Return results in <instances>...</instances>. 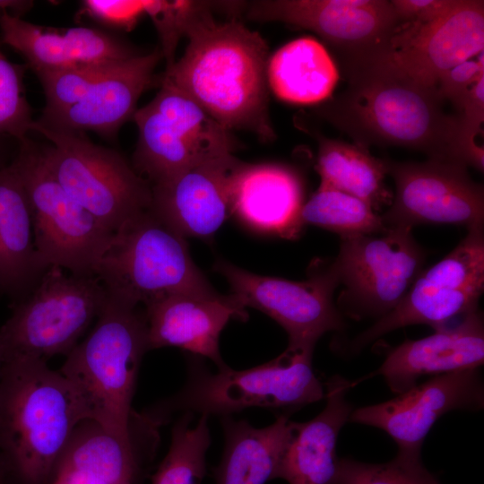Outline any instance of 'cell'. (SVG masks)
Masks as SVG:
<instances>
[{"label": "cell", "mask_w": 484, "mask_h": 484, "mask_svg": "<svg viewBox=\"0 0 484 484\" xmlns=\"http://www.w3.org/2000/svg\"><path fill=\"white\" fill-rule=\"evenodd\" d=\"M342 76L343 91L315 111L355 144L405 148L483 171V147L460 116L445 111L436 87L415 81L380 56Z\"/></svg>", "instance_id": "cell-1"}, {"label": "cell", "mask_w": 484, "mask_h": 484, "mask_svg": "<svg viewBox=\"0 0 484 484\" xmlns=\"http://www.w3.org/2000/svg\"><path fill=\"white\" fill-rule=\"evenodd\" d=\"M182 56L160 83L185 93L225 128L246 130L263 142L275 139L269 116L268 46L237 18L218 22L212 10L188 30Z\"/></svg>", "instance_id": "cell-2"}, {"label": "cell", "mask_w": 484, "mask_h": 484, "mask_svg": "<svg viewBox=\"0 0 484 484\" xmlns=\"http://www.w3.org/2000/svg\"><path fill=\"white\" fill-rule=\"evenodd\" d=\"M86 420L66 377L47 361L13 357L0 371V454L13 484H52L77 426Z\"/></svg>", "instance_id": "cell-3"}, {"label": "cell", "mask_w": 484, "mask_h": 484, "mask_svg": "<svg viewBox=\"0 0 484 484\" xmlns=\"http://www.w3.org/2000/svg\"><path fill=\"white\" fill-rule=\"evenodd\" d=\"M148 350L144 310L107 291L94 328L59 369L74 388L86 420L128 445H134L132 401Z\"/></svg>", "instance_id": "cell-4"}, {"label": "cell", "mask_w": 484, "mask_h": 484, "mask_svg": "<svg viewBox=\"0 0 484 484\" xmlns=\"http://www.w3.org/2000/svg\"><path fill=\"white\" fill-rule=\"evenodd\" d=\"M313 352L287 348L259 366L235 370L226 365L214 373L194 356L188 359L181 390L143 418L157 426L174 412L222 418L248 408L295 410L319 402L325 391L313 369Z\"/></svg>", "instance_id": "cell-5"}, {"label": "cell", "mask_w": 484, "mask_h": 484, "mask_svg": "<svg viewBox=\"0 0 484 484\" xmlns=\"http://www.w3.org/2000/svg\"><path fill=\"white\" fill-rule=\"evenodd\" d=\"M95 276L108 293L135 306L174 294L218 293L194 264L186 238L149 209L114 232Z\"/></svg>", "instance_id": "cell-6"}, {"label": "cell", "mask_w": 484, "mask_h": 484, "mask_svg": "<svg viewBox=\"0 0 484 484\" xmlns=\"http://www.w3.org/2000/svg\"><path fill=\"white\" fill-rule=\"evenodd\" d=\"M45 161L64 189L102 226L116 232L125 221L149 209L151 186L119 152L93 143L84 133L46 127Z\"/></svg>", "instance_id": "cell-7"}, {"label": "cell", "mask_w": 484, "mask_h": 484, "mask_svg": "<svg viewBox=\"0 0 484 484\" xmlns=\"http://www.w3.org/2000/svg\"><path fill=\"white\" fill-rule=\"evenodd\" d=\"M13 160L30 203L34 244L47 267L73 275L95 276L113 232L102 226L59 184L48 167L41 144L29 136L19 141Z\"/></svg>", "instance_id": "cell-8"}, {"label": "cell", "mask_w": 484, "mask_h": 484, "mask_svg": "<svg viewBox=\"0 0 484 484\" xmlns=\"http://www.w3.org/2000/svg\"><path fill=\"white\" fill-rule=\"evenodd\" d=\"M107 290L97 276L66 275L50 266L0 327L4 360L22 356L47 361L65 357L99 315Z\"/></svg>", "instance_id": "cell-9"}, {"label": "cell", "mask_w": 484, "mask_h": 484, "mask_svg": "<svg viewBox=\"0 0 484 484\" xmlns=\"http://www.w3.org/2000/svg\"><path fill=\"white\" fill-rule=\"evenodd\" d=\"M160 86L156 96L133 117L138 140L132 166L141 177L153 185L234 154L238 145L232 131L185 93L167 83Z\"/></svg>", "instance_id": "cell-10"}, {"label": "cell", "mask_w": 484, "mask_h": 484, "mask_svg": "<svg viewBox=\"0 0 484 484\" xmlns=\"http://www.w3.org/2000/svg\"><path fill=\"white\" fill-rule=\"evenodd\" d=\"M411 228L390 227L382 236L341 237L332 266L344 289L340 308L350 317L377 319L392 311L423 271L425 252Z\"/></svg>", "instance_id": "cell-11"}, {"label": "cell", "mask_w": 484, "mask_h": 484, "mask_svg": "<svg viewBox=\"0 0 484 484\" xmlns=\"http://www.w3.org/2000/svg\"><path fill=\"white\" fill-rule=\"evenodd\" d=\"M467 229L466 237L448 255L420 272L392 311L350 342V354L399 328L428 324L436 330L479 308L484 289L483 226Z\"/></svg>", "instance_id": "cell-12"}, {"label": "cell", "mask_w": 484, "mask_h": 484, "mask_svg": "<svg viewBox=\"0 0 484 484\" xmlns=\"http://www.w3.org/2000/svg\"><path fill=\"white\" fill-rule=\"evenodd\" d=\"M246 15L314 31L341 74L381 55L399 24L387 0H260L247 4Z\"/></svg>", "instance_id": "cell-13"}, {"label": "cell", "mask_w": 484, "mask_h": 484, "mask_svg": "<svg viewBox=\"0 0 484 484\" xmlns=\"http://www.w3.org/2000/svg\"><path fill=\"white\" fill-rule=\"evenodd\" d=\"M214 269L245 308L262 311L286 331L288 348L314 351L325 333L345 328L333 299L340 284L331 263L315 265L304 281L258 275L225 261H218Z\"/></svg>", "instance_id": "cell-14"}, {"label": "cell", "mask_w": 484, "mask_h": 484, "mask_svg": "<svg viewBox=\"0 0 484 484\" xmlns=\"http://www.w3.org/2000/svg\"><path fill=\"white\" fill-rule=\"evenodd\" d=\"M395 185L389 209L382 215L386 228L426 223L483 226L484 191L467 166L428 159L423 162L385 160Z\"/></svg>", "instance_id": "cell-15"}, {"label": "cell", "mask_w": 484, "mask_h": 484, "mask_svg": "<svg viewBox=\"0 0 484 484\" xmlns=\"http://www.w3.org/2000/svg\"><path fill=\"white\" fill-rule=\"evenodd\" d=\"M484 2L456 0L439 18L398 24L379 56L406 75L430 87L459 64L483 53Z\"/></svg>", "instance_id": "cell-16"}, {"label": "cell", "mask_w": 484, "mask_h": 484, "mask_svg": "<svg viewBox=\"0 0 484 484\" xmlns=\"http://www.w3.org/2000/svg\"><path fill=\"white\" fill-rule=\"evenodd\" d=\"M483 406L481 374L480 368H471L433 376L393 399L353 410L349 421L382 429L398 451L421 453L424 439L440 417Z\"/></svg>", "instance_id": "cell-17"}, {"label": "cell", "mask_w": 484, "mask_h": 484, "mask_svg": "<svg viewBox=\"0 0 484 484\" xmlns=\"http://www.w3.org/2000/svg\"><path fill=\"white\" fill-rule=\"evenodd\" d=\"M239 161L223 156L151 185L150 212L185 238L212 237L231 213L230 180Z\"/></svg>", "instance_id": "cell-18"}, {"label": "cell", "mask_w": 484, "mask_h": 484, "mask_svg": "<svg viewBox=\"0 0 484 484\" xmlns=\"http://www.w3.org/2000/svg\"><path fill=\"white\" fill-rule=\"evenodd\" d=\"M163 58L160 48L111 65L73 106L49 117H39L38 125L64 131H93L112 138L120 127L133 120L142 94L160 85L154 71Z\"/></svg>", "instance_id": "cell-19"}, {"label": "cell", "mask_w": 484, "mask_h": 484, "mask_svg": "<svg viewBox=\"0 0 484 484\" xmlns=\"http://www.w3.org/2000/svg\"><path fill=\"white\" fill-rule=\"evenodd\" d=\"M150 350L177 347L211 359L220 368V336L230 319L246 320V308L233 294H174L144 306Z\"/></svg>", "instance_id": "cell-20"}, {"label": "cell", "mask_w": 484, "mask_h": 484, "mask_svg": "<svg viewBox=\"0 0 484 484\" xmlns=\"http://www.w3.org/2000/svg\"><path fill=\"white\" fill-rule=\"evenodd\" d=\"M0 44L20 53L35 73L115 63L139 53L125 40L88 27L38 25L4 11L0 15Z\"/></svg>", "instance_id": "cell-21"}, {"label": "cell", "mask_w": 484, "mask_h": 484, "mask_svg": "<svg viewBox=\"0 0 484 484\" xmlns=\"http://www.w3.org/2000/svg\"><path fill=\"white\" fill-rule=\"evenodd\" d=\"M484 362V324L479 308L454 326L436 329L419 340H405L389 350L385 359L362 380L382 376L390 390L400 394L426 376L480 368Z\"/></svg>", "instance_id": "cell-22"}, {"label": "cell", "mask_w": 484, "mask_h": 484, "mask_svg": "<svg viewBox=\"0 0 484 484\" xmlns=\"http://www.w3.org/2000/svg\"><path fill=\"white\" fill-rule=\"evenodd\" d=\"M230 211L248 226L285 238L301 229L303 183L292 168L241 160L230 180Z\"/></svg>", "instance_id": "cell-23"}, {"label": "cell", "mask_w": 484, "mask_h": 484, "mask_svg": "<svg viewBox=\"0 0 484 484\" xmlns=\"http://www.w3.org/2000/svg\"><path fill=\"white\" fill-rule=\"evenodd\" d=\"M353 382L333 376L325 383L326 403L315 418L294 422L275 479L289 484H334L339 458L336 445L341 428L353 411L346 399Z\"/></svg>", "instance_id": "cell-24"}, {"label": "cell", "mask_w": 484, "mask_h": 484, "mask_svg": "<svg viewBox=\"0 0 484 484\" xmlns=\"http://www.w3.org/2000/svg\"><path fill=\"white\" fill-rule=\"evenodd\" d=\"M48 268L35 247L29 200L12 161L0 171V294L10 306L22 301Z\"/></svg>", "instance_id": "cell-25"}, {"label": "cell", "mask_w": 484, "mask_h": 484, "mask_svg": "<svg viewBox=\"0 0 484 484\" xmlns=\"http://www.w3.org/2000/svg\"><path fill=\"white\" fill-rule=\"evenodd\" d=\"M292 424L287 414L264 428L222 417L225 445L220 463L213 469L215 484H264L275 479Z\"/></svg>", "instance_id": "cell-26"}, {"label": "cell", "mask_w": 484, "mask_h": 484, "mask_svg": "<svg viewBox=\"0 0 484 484\" xmlns=\"http://www.w3.org/2000/svg\"><path fill=\"white\" fill-rule=\"evenodd\" d=\"M266 77L268 88L282 101L319 105L332 97L340 73L323 44L302 37L269 56Z\"/></svg>", "instance_id": "cell-27"}, {"label": "cell", "mask_w": 484, "mask_h": 484, "mask_svg": "<svg viewBox=\"0 0 484 484\" xmlns=\"http://www.w3.org/2000/svg\"><path fill=\"white\" fill-rule=\"evenodd\" d=\"M139 472L134 445L123 442L92 420H83L68 442L55 479L78 477L98 484H133Z\"/></svg>", "instance_id": "cell-28"}, {"label": "cell", "mask_w": 484, "mask_h": 484, "mask_svg": "<svg viewBox=\"0 0 484 484\" xmlns=\"http://www.w3.org/2000/svg\"><path fill=\"white\" fill-rule=\"evenodd\" d=\"M318 143L315 169L320 185L356 196L376 212L391 202L385 185V160L372 156L367 148L314 134Z\"/></svg>", "instance_id": "cell-29"}, {"label": "cell", "mask_w": 484, "mask_h": 484, "mask_svg": "<svg viewBox=\"0 0 484 484\" xmlns=\"http://www.w3.org/2000/svg\"><path fill=\"white\" fill-rule=\"evenodd\" d=\"M300 223L333 231L340 237L383 233L386 227L367 202L320 185L300 211Z\"/></svg>", "instance_id": "cell-30"}, {"label": "cell", "mask_w": 484, "mask_h": 484, "mask_svg": "<svg viewBox=\"0 0 484 484\" xmlns=\"http://www.w3.org/2000/svg\"><path fill=\"white\" fill-rule=\"evenodd\" d=\"M208 416L183 412L171 430L169 448L152 477V484H200L206 473V454L211 445Z\"/></svg>", "instance_id": "cell-31"}, {"label": "cell", "mask_w": 484, "mask_h": 484, "mask_svg": "<svg viewBox=\"0 0 484 484\" xmlns=\"http://www.w3.org/2000/svg\"><path fill=\"white\" fill-rule=\"evenodd\" d=\"M334 484H440L425 468L420 453L398 451L385 463L341 458Z\"/></svg>", "instance_id": "cell-32"}, {"label": "cell", "mask_w": 484, "mask_h": 484, "mask_svg": "<svg viewBox=\"0 0 484 484\" xmlns=\"http://www.w3.org/2000/svg\"><path fill=\"white\" fill-rule=\"evenodd\" d=\"M11 6L10 0H0V15ZM26 68L9 61L0 48V137L8 135L18 142L28 136L34 120L24 90Z\"/></svg>", "instance_id": "cell-33"}, {"label": "cell", "mask_w": 484, "mask_h": 484, "mask_svg": "<svg viewBox=\"0 0 484 484\" xmlns=\"http://www.w3.org/2000/svg\"><path fill=\"white\" fill-rule=\"evenodd\" d=\"M215 2L204 1H144V13L149 15L158 32L166 68L175 59L177 44L190 27L206 12L212 10Z\"/></svg>", "instance_id": "cell-34"}, {"label": "cell", "mask_w": 484, "mask_h": 484, "mask_svg": "<svg viewBox=\"0 0 484 484\" xmlns=\"http://www.w3.org/2000/svg\"><path fill=\"white\" fill-rule=\"evenodd\" d=\"M81 13L105 26L131 30L145 14L144 1L86 0Z\"/></svg>", "instance_id": "cell-35"}, {"label": "cell", "mask_w": 484, "mask_h": 484, "mask_svg": "<svg viewBox=\"0 0 484 484\" xmlns=\"http://www.w3.org/2000/svg\"><path fill=\"white\" fill-rule=\"evenodd\" d=\"M481 76H484L483 53L477 59L462 62L445 73L436 89L441 98L446 103H451L459 116L467 92Z\"/></svg>", "instance_id": "cell-36"}, {"label": "cell", "mask_w": 484, "mask_h": 484, "mask_svg": "<svg viewBox=\"0 0 484 484\" xmlns=\"http://www.w3.org/2000/svg\"><path fill=\"white\" fill-rule=\"evenodd\" d=\"M456 0H391L399 24L432 22L455 4Z\"/></svg>", "instance_id": "cell-37"}, {"label": "cell", "mask_w": 484, "mask_h": 484, "mask_svg": "<svg viewBox=\"0 0 484 484\" xmlns=\"http://www.w3.org/2000/svg\"><path fill=\"white\" fill-rule=\"evenodd\" d=\"M465 130L476 137L480 134L484 120V76H481L467 92L461 113Z\"/></svg>", "instance_id": "cell-38"}, {"label": "cell", "mask_w": 484, "mask_h": 484, "mask_svg": "<svg viewBox=\"0 0 484 484\" xmlns=\"http://www.w3.org/2000/svg\"><path fill=\"white\" fill-rule=\"evenodd\" d=\"M19 143L16 139L4 135L0 137V171L14 159Z\"/></svg>", "instance_id": "cell-39"}, {"label": "cell", "mask_w": 484, "mask_h": 484, "mask_svg": "<svg viewBox=\"0 0 484 484\" xmlns=\"http://www.w3.org/2000/svg\"><path fill=\"white\" fill-rule=\"evenodd\" d=\"M0 484H13L6 467V464L0 454Z\"/></svg>", "instance_id": "cell-40"}, {"label": "cell", "mask_w": 484, "mask_h": 484, "mask_svg": "<svg viewBox=\"0 0 484 484\" xmlns=\"http://www.w3.org/2000/svg\"><path fill=\"white\" fill-rule=\"evenodd\" d=\"M52 484H98V483H95L93 481L82 479V478L70 477V478L56 480Z\"/></svg>", "instance_id": "cell-41"}, {"label": "cell", "mask_w": 484, "mask_h": 484, "mask_svg": "<svg viewBox=\"0 0 484 484\" xmlns=\"http://www.w3.org/2000/svg\"><path fill=\"white\" fill-rule=\"evenodd\" d=\"M4 348H3V344H2V341L0 337V371H1V367L4 363Z\"/></svg>", "instance_id": "cell-42"}]
</instances>
